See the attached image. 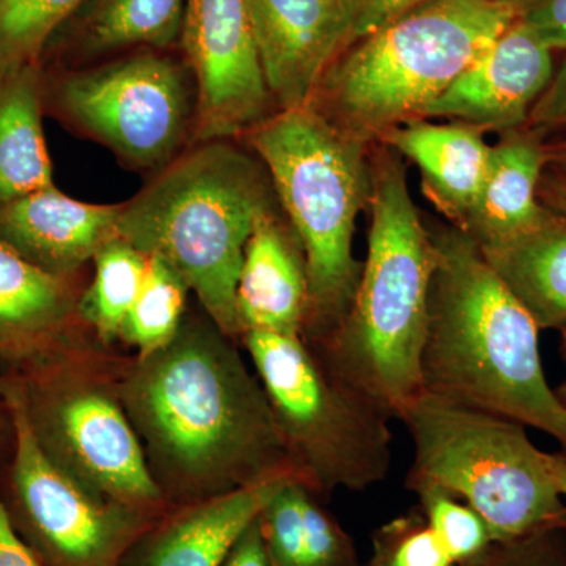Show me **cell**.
<instances>
[{"label": "cell", "instance_id": "1", "mask_svg": "<svg viewBox=\"0 0 566 566\" xmlns=\"http://www.w3.org/2000/svg\"><path fill=\"white\" fill-rule=\"evenodd\" d=\"M115 389L167 504L294 474L259 376L207 314L159 352L112 364Z\"/></svg>", "mask_w": 566, "mask_h": 566}, {"label": "cell", "instance_id": "2", "mask_svg": "<svg viewBox=\"0 0 566 566\" xmlns=\"http://www.w3.org/2000/svg\"><path fill=\"white\" fill-rule=\"evenodd\" d=\"M438 264L420 363L424 394L509 417L557 439L566 409L547 385L538 326L463 230L436 226Z\"/></svg>", "mask_w": 566, "mask_h": 566}, {"label": "cell", "instance_id": "3", "mask_svg": "<svg viewBox=\"0 0 566 566\" xmlns=\"http://www.w3.org/2000/svg\"><path fill=\"white\" fill-rule=\"evenodd\" d=\"M367 260L348 314L314 352L338 379L398 419L423 392L422 352L438 249L403 158L371 145Z\"/></svg>", "mask_w": 566, "mask_h": 566}, {"label": "cell", "instance_id": "4", "mask_svg": "<svg viewBox=\"0 0 566 566\" xmlns=\"http://www.w3.org/2000/svg\"><path fill=\"white\" fill-rule=\"evenodd\" d=\"M277 211L270 174L245 145L200 142L122 202L120 238L169 264L216 326L241 340L237 283L245 245Z\"/></svg>", "mask_w": 566, "mask_h": 566}, {"label": "cell", "instance_id": "5", "mask_svg": "<svg viewBox=\"0 0 566 566\" xmlns=\"http://www.w3.org/2000/svg\"><path fill=\"white\" fill-rule=\"evenodd\" d=\"M263 163L303 248L308 275L304 340L323 345L344 322L363 263L354 234L371 197V145L346 136L311 106L274 112L241 137Z\"/></svg>", "mask_w": 566, "mask_h": 566}, {"label": "cell", "instance_id": "6", "mask_svg": "<svg viewBox=\"0 0 566 566\" xmlns=\"http://www.w3.org/2000/svg\"><path fill=\"white\" fill-rule=\"evenodd\" d=\"M520 13L494 0H431L357 40L333 63L308 106L367 145L431 106Z\"/></svg>", "mask_w": 566, "mask_h": 566}, {"label": "cell", "instance_id": "7", "mask_svg": "<svg viewBox=\"0 0 566 566\" xmlns=\"http://www.w3.org/2000/svg\"><path fill=\"white\" fill-rule=\"evenodd\" d=\"M398 420L415 446L406 486L430 483L463 499L495 543L566 531V501L549 453L532 444L526 424L424 392Z\"/></svg>", "mask_w": 566, "mask_h": 566}, {"label": "cell", "instance_id": "8", "mask_svg": "<svg viewBox=\"0 0 566 566\" xmlns=\"http://www.w3.org/2000/svg\"><path fill=\"white\" fill-rule=\"evenodd\" d=\"M251 356L290 463L319 495L365 491L392 468V417L324 365L303 335L249 331Z\"/></svg>", "mask_w": 566, "mask_h": 566}, {"label": "cell", "instance_id": "9", "mask_svg": "<svg viewBox=\"0 0 566 566\" xmlns=\"http://www.w3.org/2000/svg\"><path fill=\"white\" fill-rule=\"evenodd\" d=\"M36 444L107 501L158 516L167 502L106 365L91 346L9 371Z\"/></svg>", "mask_w": 566, "mask_h": 566}, {"label": "cell", "instance_id": "10", "mask_svg": "<svg viewBox=\"0 0 566 566\" xmlns=\"http://www.w3.org/2000/svg\"><path fill=\"white\" fill-rule=\"evenodd\" d=\"M44 117L155 175L192 145L196 82L180 52L139 50L81 69H43Z\"/></svg>", "mask_w": 566, "mask_h": 566}, {"label": "cell", "instance_id": "11", "mask_svg": "<svg viewBox=\"0 0 566 566\" xmlns=\"http://www.w3.org/2000/svg\"><path fill=\"white\" fill-rule=\"evenodd\" d=\"M0 394L13 427L7 510L43 566H120L155 516L107 501L62 472L36 444L9 374Z\"/></svg>", "mask_w": 566, "mask_h": 566}, {"label": "cell", "instance_id": "12", "mask_svg": "<svg viewBox=\"0 0 566 566\" xmlns=\"http://www.w3.org/2000/svg\"><path fill=\"white\" fill-rule=\"evenodd\" d=\"M178 52L196 82L192 145L241 139L277 112L248 0H185Z\"/></svg>", "mask_w": 566, "mask_h": 566}, {"label": "cell", "instance_id": "13", "mask_svg": "<svg viewBox=\"0 0 566 566\" xmlns=\"http://www.w3.org/2000/svg\"><path fill=\"white\" fill-rule=\"evenodd\" d=\"M275 109L311 104L324 74L356 41L360 0H248Z\"/></svg>", "mask_w": 566, "mask_h": 566}, {"label": "cell", "instance_id": "14", "mask_svg": "<svg viewBox=\"0 0 566 566\" xmlns=\"http://www.w3.org/2000/svg\"><path fill=\"white\" fill-rule=\"evenodd\" d=\"M554 71L553 51L517 17L490 50L424 111V120L463 123L483 134L523 128Z\"/></svg>", "mask_w": 566, "mask_h": 566}, {"label": "cell", "instance_id": "15", "mask_svg": "<svg viewBox=\"0 0 566 566\" xmlns=\"http://www.w3.org/2000/svg\"><path fill=\"white\" fill-rule=\"evenodd\" d=\"M80 277L41 270L0 241V360L10 371L88 346Z\"/></svg>", "mask_w": 566, "mask_h": 566}, {"label": "cell", "instance_id": "16", "mask_svg": "<svg viewBox=\"0 0 566 566\" xmlns=\"http://www.w3.org/2000/svg\"><path fill=\"white\" fill-rule=\"evenodd\" d=\"M122 203L81 202L55 186L0 207V241L48 273L80 277L120 238Z\"/></svg>", "mask_w": 566, "mask_h": 566}, {"label": "cell", "instance_id": "17", "mask_svg": "<svg viewBox=\"0 0 566 566\" xmlns=\"http://www.w3.org/2000/svg\"><path fill=\"white\" fill-rule=\"evenodd\" d=\"M185 0H84L44 50L43 69H81L139 50H178Z\"/></svg>", "mask_w": 566, "mask_h": 566}, {"label": "cell", "instance_id": "18", "mask_svg": "<svg viewBox=\"0 0 566 566\" xmlns=\"http://www.w3.org/2000/svg\"><path fill=\"white\" fill-rule=\"evenodd\" d=\"M237 314L243 334H304L307 266L300 240L282 211L263 218L249 238L238 275Z\"/></svg>", "mask_w": 566, "mask_h": 566}, {"label": "cell", "instance_id": "19", "mask_svg": "<svg viewBox=\"0 0 566 566\" xmlns=\"http://www.w3.org/2000/svg\"><path fill=\"white\" fill-rule=\"evenodd\" d=\"M546 167L545 132L527 125L501 134L490 147L485 180L474 207L458 229L482 249L526 232L545 210L539 186Z\"/></svg>", "mask_w": 566, "mask_h": 566}, {"label": "cell", "instance_id": "20", "mask_svg": "<svg viewBox=\"0 0 566 566\" xmlns=\"http://www.w3.org/2000/svg\"><path fill=\"white\" fill-rule=\"evenodd\" d=\"M294 479L300 476H274L232 493L178 506L147 536L134 566H221L245 528Z\"/></svg>", "mask_w": 566, "mask_h": 566}, {"label": "cell", "instance_id": "21", "mask_svg": "<svg viewBox=\"0 0 566 566\" xmlns=\"http://www.w3.org/2000/svg\"><path fill=\"white\" fill-rule=\"evenodd\" d=\"M483 136L463 123L417 120L394 129L381 144L416 164L424 197L461 227L485 180L491 145Z\"/></svg>", "mask_w": 566, "mask_h": 566}, {"label": "cell", "instance_id": "22", "mask_svg": "<svg viewBox=\"0 0 566 566\" xmlns=\"http://www.w3.org/2000/svg\"><path fill=\"white\" fill-rule=\"evenodd\" d=\"M482 252L538 329L566 326L565 210L545 205L531 229Z\"/></svg>", "mask_w": 566, "mask_h": 566}, {"label": "cell", "instance_id": "23", "mask_svg": "<svg viewBox=\"0 0 566 566\" xmlns=\"http://www.w3.org/2000/svg\"><path fill=\"white\" fill-rule=\"evenodd\" d=\"M43 117L41 66L0 82V207L55 186Z\"/></svg>", "mask_w": 566, "mask_h": 566}, {"label": "cell", "instance_id": "24", "mask_svg": "<svg viewBox=\"0 0 566 566\" xmlns=\"http://www.w3.org/2000/svg\"><path fill=\"white\" fill-rule=\"evenodd\" d=\"M150 256L118 240L104 245L93 259V277L82 290L77 315L96 342L109 346L118 340L123 323L147 274Z\"/></svg>", "mask_w": 566, "mask_h": 566}, {"label": "cell", "instance_id": "25", "mask_svg": "<svg viewBox=\"0 0 566 566\" xmlns=\"http://www.w3.org/2000/svg\"><path fill=\"white\" fill-rule=\"evenodd\" d=\"M189 286L161 259L150 256L147 274L133 307L123 323V344L147 356L170 344L180 331L188 305Z\"/></svg>", "mask_w": 566, "mask_h": 566}, {"label": "cell", "instance_id": "26", "mask_svg": "<svg viewBox=\"0 0 566 566\" xmlns=\"http://www.w3.org/2000/svg\"><path fill=\"white\" fill-rule=\"evenodd\" d=\"M84 0H0V82L29 66H41L59 28Z\"/></svg>", "mask_w": 566, "mask_h": 566}, {"label": "cell", "instance_id": "27", "mask_svg": "<svg viewBox=\"0 0 566 566\" xmlns=\"http://www.w3.org/2000/svg\"><path fill=\"white\" fill-rule=\"evenodd\" d=\"M406 488L419 497V510L428 526L457 566L472 564L494 545L486 521L463 499L430 483Z\"/></svg>", "mask_w": 566, "mask_h": 566}, {"label": "cell", "instance_id": "28", "mask_svg": "<svg viewBox=\"0 0 566 566\" xmlns=\"http://www.w3.org/2000/svg\"><path fill=\"white\" fill-rule=\"evenodd\" d=\"M367 566H457L419 509L376 528Z\"/></svg>", "mask_w": 566, "mask_h": 566}, {"label": "cell", "instance_id": "29", "mask_svg": "<svg viewBox=\"0 0 566 566\" xmlns=\"http://www.w3.org/2000/svg\"><path fill=\"white\" fill-rule=\"evenodd\" d=\"M311 486L286 483L260 513L259 523L271 566H305L304 501Z\"/></svg>", "mask_w": 566, "mask_h": 566}, {"label": "cell", "instance_id": "30", "mask_svg": "<svg viewBox=\"0 0 566 566\" xmlns=\"http://www.w3.org/2000/svg\"><path fill=\"white\" fill-rule=\"evenodd\" d=\"M464 566H566V531L494 543L482 557Z\"/></svg>", "mask_w": 566, "mask_h": 566}, {"label": "cell", "instance_id": "31", "mask_svg": "<svg viewBox=\"0 0 566 566\" xmlns=\"http://www.w3.org/2000/svg\"><path fill=\"white\" fill-rule=\"evenodd\" d=\"M520 17L551 51L566 50V0H539Z\"/></svg>", "mask_w": 566, "mask_h": 566}, {"label": "cell", "instance_id": "32", "mask_svg": "<svg viewBox=\"0 0 566 566\" xmlns=\"http://www.w3.org/2000/svg\"><path fill=\"white\" fill-rule=\"evenodd\" d=\"M528 126L549 132L566 126V61L554 71L553 80L528 115Z\"/></svg>", "mask_w": 566, "mask_h": 566}, {"label": "cell", "instance_id": "33", "mask_svg": "<svg viewBox=\"0 0 566 566\" xmlns=\"http://www.w3.org/2000/svg\"><path fill=\"white\" fill-rule=\"evenodd\" d=\"M431 0H360L359 20L356 25V41L385 28L386 24L419 9ZM354 41V43H356Z\"/></svg>", "mask_w": 566, "mask_h": 566}, {"label": "cell", "instance_id": "34", "mask_svg": "<svg viewBox=\"0 0 566 566\" xmlns=\"http://www.w3.org/2000/svg\"><path fill=\"white\" fill-rule=\"evenodd\" d=\"M0 566H43L11 521L0 495Z\"/></svg>", "mask_w": 566, "mask_h": 566}, {"label": "cell", "instance_id": "35", "mask_svg": "<svg viewBox=\"0 0 566 566\" xmlns=\"http://www.w3.org/2000/svg\"><path fill=\"white\" fill-rule=\"evenodd\" d=\"M221 566H271L259 517L238 538Z\"/></svg>", "mask_w": 566, "mask_h": 566}, {"label": "cell", "instance_id": "36", "mask_svg": "<svg viewBox=\"0 0 566 566\" xmlns=\"http://www.w3.org/2000/svg\"><path fill=\"white\" fill-rule=\"evenodd\" d=\"M553 177H543L539 186V200L547 207L566 211V182L554 174Z\"/></svg>", "mask_w": 566, "mask_h": 566}, {"label": "cell", "instance_id": "37", "mask_svg": "<svg viewBox=\"0 0 566 566\" xmlns=\"http://www.w3.org/2000/svg\"><path fill=\"white\" fill-rule=\"evenodd\" d=\"M546 169L566 182V140L547 144Z\"/></svg>", "mask_w": 566, "mask_h": 566}, {"label": "cell", "instance_id": "38", "mask_svg": "<svg viewBox=\"0 0 566 566\" xmlns=\"http://www.w3.org/2000/svg\"><path fill=\"white\" fill-rule=\"evenodd\" d=\"M549 464L553 469L554 479H556L558 490L566 501V453H549Z\"/></svg>", "mask_w": 566, "mask_h": 566}, {"label": "cell", "instance_id": "39", "mask_svg": "<svg viewBox=\"0 0 566 566\" xmlns=\"http://www.w3.org/2000/svg\"><path fill=\"white\" fill-rule=\"evenodd\" d=\"M11 433H13V427H11L9 408H7L6 400L0 394V441H2L3 436Z\"/></svg>", "mask_w": 566, "mask_h": 566}, {"label": "cell", "instance_id": "40", "mask_svg": "<svg viewBox=\"0 0 566 566\" xmlns=\"http://www.w3.org/2000/svg\"><path fill=\"white\" fill-rule=\"evenodd\" d=\"M494 2L502 3V6L510 7L516 11V13H524L528 9V7L534 6V3L539 2V0H494Z\"/></svg>", "mask_w": 566, "mask_h": 566}, {"label": "cell", "instance_id": "41", "mask_svg": "<svg viewBox=\"0 0 566 566\" xmlns=\"http://www.w3.org/2000/svg\"><path fill=\"white\" fill-rule=\"evenodd\" d=\"M558 400L562 401V405H564V408L566 409V382L564 386L558 387L556 390Z\"/></svg>", "mask_w": 566, "mask_h": 566}, {"label": "cell", "instance_id": "42", "mask_svg": "<svg viewBox=\"0 0 566 566\" xmlns=\"http://www.w3.org/2000/svg\"><path fill=\"white\" fill-rule=\"evenodd\" d=\"M560 334H562V354H564L565 363H566V326L562 327Z\"/></svg>", "mask_w": 566, "mask_h": 566}]
</instances>
